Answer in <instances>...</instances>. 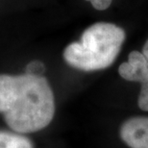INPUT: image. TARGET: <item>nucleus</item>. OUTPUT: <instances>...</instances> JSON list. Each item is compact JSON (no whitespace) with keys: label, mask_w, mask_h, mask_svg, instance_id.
<instances>
[{"label":"nucleus","mask_w":148,"mask_h":148,"mask_svg":"<svg viewBox=\"0 0 148 148\" xmlns=\"http://www.w3.org/2000/svg\"><path fill=\"white\" fill-rule=\"evenodd\" d=\"M0 112L14 132L34 133L50 124L55 114L54 93L41 75L0 74Z\"/></svg>","instance_id":"f257e3e1"},{"label":"nucleus","mask_w":148,"mask_h":148,"mask_svg":"<svg viewBox=\"0 0 148 148\" xmlns=\"http://www.w3.org/2000/svg\"><path fill=\"white\" fill-rule=\"evenodd\" d=\"M0 148H34L32 141L24 136L0 131Z\"/></svg>","instance_id":"39448f33"},{"label":"nucleus","mask_w":148,"mask_h":148,"mask_svg":"<svg viewBox=\"0 0 148 148\" xmlns=\"http://www.w3.org/2000/svg\"><path fill=\"white\" fill-rule=\"evenodd\" d=\"M118 73L127 81L143 83L148 78V59L136 50L130 52L128 62L120 64Z\"/></svg>","instance_id":"20e7f679"},{"label":"nucleus","mask_w":148,"mask_h":148,"mask_svg":"<svg viewBox=\"0 0 148 148\" xmlns=\"http://www.w3.org/2000/svg\"><path fill=\"white\" fill-rule=\"evenodd\" d=\"M138 105L143 111L148 112V78L141 83V88L138 99Z\"/></svg>","instance_id":"423d86ee"},{"label":"nucleus","mask_w":148,"mask_h":148,"mask_svg":"<svg viewBox=\"0 0 148 148\" xmlns=\"http://www.w3.org/2000/svg\"><path fill=\"white\" fill-rule=\"evenodd\" d=\"M44 66L43 64L40 63V62H33L27 66V73L37 74V75H40V72L43 71Z\"/></svg>","instance_id":"6e6552de"},{"label":"nucleus","mask_w":148,"mask_h":148,"mask_svg":"<svg viewBox=\"0 0 148 148\" xmlns=\"http://www.w3.org/2000/svg\"><path fill=\"white\" fill-rule=\"evenodd\" d=\"M119 134L130 148H148V116L128 118L121 125Z\"/></svg>","instance_id":"7ed1b4c3"},{"label":"nucleus","mask_w":148,"mask_h":148,"mask_svg":"<svg viewBox=\"0 0 148 148\" xmlns=\"http://www.w3.org/2000/svg\"><path fill=\"white\" fill-rule=\"evenodd\" d=\"M143 53L144 55H145V57L148 59V40H146V42L144 43V45H143Z\"/></svg>","instance_id":"1a4fd4ad"},{"label":"nucleus","mask_w":148,"mask_h":148,"mask_svg":"<svg viewBox=\"0 0 148 148\" xmlns=\"http://www.w3.org/2000/svg\"><path fill=\"white\" fill-rule=\"evenodd\" d=\"M125 40V32L114 23L97 22L87 28L81 40L64 50L67 64L83 71H95L112 66Z\"/></svg>","instance_id":"f03ea898"},{"label":"nucleus","mask_w":148,"mask_h":148,"mask_svg":"<svg viewBox=\"0 0 148 148\" xmlns=\"http://www.w3.org/2000/svg\"><path fill=\"white\" fill-rule=\"evenodd\" d=\"M86 1H90L92 7L96 10L104 11L110 7L112 0H86Z\"/></svg>","instance_id":"0eeeda50"}]
</instances>
